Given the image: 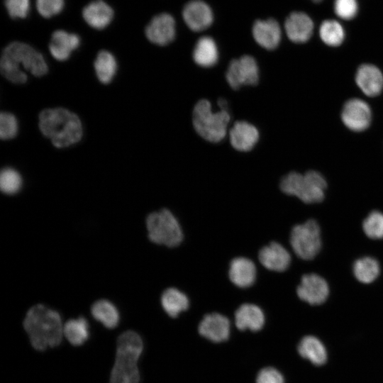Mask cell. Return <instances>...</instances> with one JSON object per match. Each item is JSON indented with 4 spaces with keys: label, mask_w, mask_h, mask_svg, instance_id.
I'll return each mask as SVG.
<instances>
[{
    "label": "cell",
    "mask_w": 383,
    "mask_h": 383,
    "mask_svg": "<svg viewBox=\"0 0 383 383\" xmlns=\"http://www.w3.org/2000/svg\"><path fill=\"white\" fill-rule=\"evenodd\" d=\"M0 69L2 75L16 84L25 83L28 71L35 77H41L48 72L43 56L29 45L21 42H12L3 50Z\"/></svg>",
    "instance_id": "6da1fadb"
},
{
    "label": "cell",
    "mask_w": 383,
    "mask_h": 383,
    "mask_svg": "<svg viewBox=\"0 0 383 383\" xmlns=\"http://www.w3.org/2000/svg\"><path fill=\"white\" fill-rule=\"evenodd\" d=\"M252 32L257 43L267 50L275 49L282 37L280 26L273 18L256 21Z\"/></svg>",
    "instance_id": "e0dca14e"
},
{
    "label": "cell",
    "mask_w": 383,
    "mask_h": 383,
    "mask_svg": "<svg viewBox=\"0 0 383 383\" xmlns=\"http://www.w3.org/2000/svg\"><path fill=\"white\" fill-rule=\"evenodd\" d=\"M265 321L263 311L255 304H242L235 313V324L240 331H259L264 326Z\"/></svg>",
    "instance_id": "603a6c76"
},
{
    "label": "cell",
    "mask_w": 383,
    "mask_h": 383,
    "mask_svg": "<svg viewBox=\"0 0 383 383\" xmlns=\"http://www.w3.org/2000/svg\"><path fill=\"white\" fill-rule=\"evenodd\" d=\"M4 5L12 18H25L30 9V0H4Z\"/></svg>",
    "instance_id": "8d00e7d4"
},
{
    "label": "cell",
    "mask_w": 383,
    "mask_h": 383,
    "mask_svg": "<svg viewBox=\"0 0 383 383\" xmlns=\"http://www.w3.org/2000/svg\"><path fill=\"white\" fill-rule=\"evenodd\" d=\"M94 65L99 81L104 84L110 83L117 67L114 56L107 50H101L98 53Z\"/></svg>",
    "instance_id": "f546056e"
},
{
    "label": "cell",
    "mask_w": 383,
    "mask_h": 383,
    "mask_svg": "<svg viewBox=\"0 0 383 383\" xmlns=\"http://www.w3.org/2000/svg\"><path fill=\"white\" fill-rule=\"evenodd\" d=\"M93 317L108 328H113L119 322V313L108 300L100 299L94 303L91 309Z\"/></svg>",
    "instance_id": "83f0119b"
},
{
    "label": "cell",
    "mask_w": 383,
    "mask_h": 383,
    "mask_svg": "<svg viewBox=\"0 0 383 383\" xmlns=\"http://www.w3.org/2000/svg\"><path fill=\"white\" fill-rule=\"evenodd\" d=\"M230 118L228 110L213 112L206 99L200 100L194 108V127L201 137L209 142L218 143L225 138Z\"/></svg>",
    "instance_id": "8992f818"
},
{
    "label": "cell",
    "mask_w": 383,
    "mask_h": 383,
    "mask_svg": "<svg viewBox=\"0 0 383 383\" xmlns=\"http://www.w3.org/2000/svg\"><path fill=\"white\" fill-rule=\"evenodd\" d=\"M32 346L38 350L59 345L63 335L60 314L43 304L32 306L23 321Z\"/></svg>",
    "instance_id": "7a4b0ae2"
},
{
    "label": "cell",
    "mask_w": 383,
    "mask_h": 383,
    "mask_svg": "<svg viewBox=\"0 0 383 383\" xmlns=\"http://www.w3.org/2000/svg\"><path fill=\"white\" fill-rule=\"evenodd\" d=\"M199 333L205 338L213 343L227 340L230 335V321L225 316L211 313L204 316L199 325Z\"/></svg>",
    "instance_id": "5bb4252c"
},
{
    "label": "cell",
    "mask_w": 383,
    "mask_h": 383,
    "mask_svg": "<svg viewBox=\"0 0 383 383\" xmlns=\"http://www.w3.org/2000/svg\"><path fill=\"white\" fill-rule=\"evenodd\" d=\"M147 38L152 43L165 45L175 37V21L172 15L162 13L155 16L145 29Z\"/></svg>",
    "instance_id": "7c38bea8"
},
{
    "label": "cell",
    "mask_w": 383,
    "mask_h": 383,
    "mask_svg": "<svg viewBox=\"0 0 383 383\" xmlns=\"http://www.w3.org/2000/svg\"><path fill=\"white\" fill-rule=\"evenodd\" d=\"M228 277L235 286L241 288L248 287L255 281V265L248 258L235 257L230 263Z\"/></svg>",
    "instance_id": "7402d4cb"
},
{
    "label": "cell",
    "mask_w": 383,
    "mask_h": 383,
    "mask_svg": "<svg viewBox=\"0 0 383 383\" xmlns=\"http://www.w3.org/2000/svg\"><path fill=\"white\" fill-rule=\"evenodd\" d=\"M113 9L103 0H94L85 6L82 10V17L91 28L102 30L113 21Z\"/></svg>",
    "instance_id": "ac0fdd59"
},
{
    "label": "cell",
    "mask_w": 383,
    "mask_h": 383,
    "mask_svg": "<svg viewBox=\"0 0 383 383\" xmlns=\"http://www.w3.org/2000/svg\"><path fill=\"white\" fill-rule=\"evenodd\" d=\"M39 128L57 148H65L79 142L82 126L78 116L63 109H47L39 115Z\"/></svg>",
    "instance_id": "3957f363"
},
{
    "label": "cell",
    "mask_w": 383,
    "mask_h": 383,
    "mask_svg": "<svg viewBox=\"0 0 383 383\" xmlns=\"http://www.w3.org/2000/svg\"><path fill=\"white\" fill-rule=\"evenodd\" d=\"M319 34L324 43L333 47L340 45L345 38L342 26L335 20L324 21L320 26Z\"/></svg>",
    "instance_id": "4dcf8cb0"
},
{
    "label": "cell",
    "mask_w": 383,
    "mask_h": 383,
    "mask_svg": "<svg viewBox=\"0 0 383 383\" xmlns=\"http://www.w3.org/2000/svg\"><path fill=\"white\" fill-rule=\"evenodd\" d=\"M300 299L311 304L319 305L326 301L329 295L327 282L317 274H304L296 289Z\"/></svg>",
    "instance_id": "30bf717a"
},
{
    "label": "cell",
    "mask_w": 383,
    "mask_h": 383,
    "mask_svg": "<svg viewBox=\"0 0 383 383\" xmlns=\"http://www.w3.org/2000/svg\"><path fill=\"white\" fill-rule=\"evenodd\" d=\"M312 1H315V2H319V1H322V0H312Z\"/></svg>",
    "instance_id": "ab89813d"
},
{
    "label": "cell",
    "mask_w": 383,
    "mask_h": 383,
    "mask_svg": "<svg viewBox=\"0 0 383 383\" xmlns=\"http://www.w3.org/2000/svg\"><path fill=\"white\" fill-rule=\"evenodd\" d=\"M80 45L79 37L63 30H57L52 34L49 50L52 57L60 61L69 58L71 52Z\"/></svg>",
    "instance_id": "ffe728a7"
},
{
    "label": "cell",
    "mask_w": 383,
    "mask_h": 383,
    "mask_svg": "<svg viewBox=\"0 0 383 383\" xmlns=\"http://www.w3.org/2000/svg\"><path fill=\"white\" fill-rule=\"evenodd\" d=\"M355 81L359 88L368 96H375L383 89V75L374 65L364 64L359 67Z\"/></svg>",
    "instance_id": "d6986e66"
},
{
    "label": "cell",
    "mask_w": 383,
    "mask_h": 383,
    "mask_svg": "<svg viewBox=\"0 0 383 383\" xmlns=\"http://www.w3.org/2000/svg\"><path fill=\"white\" fill-rule=\"evenodd\" d=\"M372 118L368 104L359 99L348 100L343 106L341 118L343 123L353 131H362L367 128Z\"/></svg>",
    "instance_id": "8fae6325"
},
{
    "label": "cell",
    "mask_w": 383,
    "mask_h": 383,
    "mask_svg": "<svg viewBox=\"0 0 383 383\" xmlns=\"http://www.w3.org/2000/svg\"><path fill=\"white\" fill-rule=\"evenodd\" d=\"M290 244L296 255L301 259H313L321 248V229L318 223L309 219L296 225L290 233Z\"/></svg>",
    "instance_id": "ba28073f"
},
{
    "label": "cell",
    "mask_w": 383,
    "mask_h": 383,
    "mask_svg": "<svg viewBox=\"0 0 383 383\" xmlns=\"http://www.w3.org/2000/svg\"><path fill=\"white\" fill-rule=\"evenodd\" d=\"M279 186L284 193L313 204L323 200L327 183L321 173L311 170L304 174L290 172L281 179Z\"/></svg>",
    "instance_id": "5b68a950"
},
{
    "label": "cell",
    "mask_w": 383,
    "mask_h": 383,
    "mask_svg": "<svg viewBox=\"0 0 383 383\" xmlns=\"http://www.w3.org/2000/svg\"><path fill=\"white\" fill-rule=\"evenodd\" d=\"M65 0H35L38 13L45 18L59 14L63 9Z\"/></svg>",
    "instance_id": "836d02e7"
},
{
    "label": "cell",
    "mask_w": 383,
    "mask_h": 383,
    "mask_svg": "<svg viewBox=\"0 0 383 383\" xmlns=\"http://www.w3.org/2000/svg\"><path fill=\"white\" fill-rule=\"evenodd\" d=\"M189 299L176 288H168L162 294L161 304L165 311L172 318L177 317L189 307Z\"/></svg>",
    "instance_id": "484cf974"
},
{
    "label": "cell",
    "mask_w": 383,
    "mask_h": 383,
    "mask_svg": "<svg viewBox=\"0 0 383 383\" xmlns=\"http://www.w3.org/2000/svg\"><path fill=\"white\" fill-rule=\"evenodd\" d=\"M297 350L299 354L312 364L320 366L328 359V353L323 343L313 335H306L299 341Z\"/></svg>",
    "instance_id": "cb8c5ba5"
},
{
    "label": "cell",
    "mask_w": 383,
    "mask_h": 383,
    "mask_svg": "<svg viewBox=\"0 0 383 383\" xmlns=\"http://www.w3.org/2000/svg\"><path fill=\"white\" fill-rule=\"evenodd\" d=\"M353 272L359 282L370 284L374 282L379 274V263L374 257H360L353 263Z\"/></svg>",
    "instance_id": "4316f807"
},
{
    "label": "cell",
    "mask_w": 383,
    "mask_h": 383,
    "mask_svg": "<svg viewBox=\"0 0 383 383\" xmlns=\"http://www.w3.org/2000/svg\"><path fill=\"white\" fill-rule=\"evenodd\" d=\"M358 11L357 0H335L334 11L340 18L350 20L353 18Z\"/></svg>",
    "instance_id": "d590c367"
},
{
    "label": "cell",
    "mask_w": 383,
    "mask_h": 383,
    "mask_svg": "<svg viewBox=\"0 0 383 383\" xmlns=\"http://www.w3.org/2000/svg\"><path fill=\"white\" fill-rule=\"evenodd\" d=\"M365 235L374 240L383 238V213L379 211L370 212L362 223Z\"/></svg>",
    "instance_id": "1f68e13d"
},
{
    "label": "cell",
    "mask_w": 383,
    "mask_h": 383,
    "mask_svg": "<svg viewBox=\"0 0 383 383\" xmlns=\"http://www.w3.org/2000/svg\"><path fill=\"white\" fill-rule=\"evenodd\" d=\"M182 17L187 26L196 32L208 28L213 21L211 9L201 0L187 3L182 11Z\"/></svg>",
    "instance_id": "4fadbf2b"
},
{
    "label": "cell",
    "mask_w": 383,
    "mask_h": 383,
    "mask_svg": "<svg viewBox=\"0 0 383 383\" xmlns=\"http://www.w3.org/2000/svg\"><path fill=\"white\" fill-rule=\"evenodd\" d=\"M143 348L142 338L136 332L128 331L118 336L110 383L139 382L140 373L137 362Z\"/></svg>",
    "instance_id": "277c9868"
},
{
    "label": "cell",
    "mask_w": 383,
    "mask_h": 383,
    "mask_svg": "<svg viewBox=\"0 0 383 383\" xmlns=\"http://www.w3.org/2000/svg\"><path fill=\"white\" fill-rule=\"evenodd\" d=\"M284 28L291 41L303 43L311 38L313 30V23L306 13L294 11L286 18Z\"/></svg>",
    "instance_id": "9a60e30c"
},
{
    "label": "cell",
    "mask_w": 383,
    "mask_h": 383,
    "mask_svg": "<svg viewBox=\"0 0 383 383\" xmlns=\"http://www.w3.org/2000/svg\"><path fill=\"white\" fill-rule=\"evenodd\" d=\"M256 383H284V379L279 370L272 367H267L257 373Z\"/></svg>",
    "instance_id": "74e56055"
},
{
    "label": "cell",
    "mask_w": 383,
    "mask_h": 383,
    "mask_svg": "<svg viewBox=\"0 0 383 383\" xmlns=\"http://www.w3.org/2000/svg\"><path fill=\"white\" fill-rule=\"evenodd\" d=\"M146 226L150 240L156 244L175 247L182 240L183 233L177 219L166 209L149 214Z\"/></svg>",
    "instance_id": "52a82bcc"
},
{
    "label": "cell",
    "mask_w": 383,
    "mask_h": 383,
    "mask_svg": "<svg viewBox=\"0 0 383 383\" xmlns=\"http://www.w3.org/2000/svg\"><path fill=\"white\" fill-rule=\"evenodd\" d=\"M258 259L265 268L274 272L286 270L291 262L289 252L277 242H272L262 248L258 253Z\"/></svg>",
    "instance_id": "2e32d148"
},
{
    "label": "cell",
    "mask_w": 383,
    "mask_h": 383,
    "mask_svg": "<svg viewBox=\"0 0 383 383\" xmlns=\"http://www.w3.org/2000/svg\"><path fill=\"white\" fill-rule=\"evenodd\" d=\"M22 178L20 174L13 168L2 170L0 174V187L6 194L17 193L21 188Z\"/></svg>",
    "instance_id": "d6a6232c"
},
{
    "label": "cell",
    "mask_w": 383,
    "mask_h": 383,
    "mask_svg": "<svg viewBox=\"0 0 383 383\" xmlns=\"http://www.w3.org/2000/svg\"><path fill=\"white\" fill-rule=\"evenodd\" d=\"M193 58L199 66L209 67L214 65L218 58L217 45L214 40L209 36H203L196 42Z\"/></svg>",
    "instance_id": "d4e9b609"
},
{
    "label": "cell",
    "mask_w": 383,
    "mask_h": 383,
    "mask_svg": "<svg viewBox=\"0 0 383 383\" xmlns=\"http://www.w3.org/2000/svg\"><path fill=\"white\" fill-rule=\"evenodd\" d=\"M226 80L231 88L237 89L242 85H255L258 82L259 72L255 60L250 55L234 59L230 62Z\"/></svg>",
    "instance_id": "9c48e42d"
},
{
    "label": "cell",
    "mask_w": 383,
    "mask_h": 383,
    "mask_svg": "<svg viewBox=\"0 0 383 383\" xmlns=\"http://www.w3.org/2000/svg\"><path fill=\"white\" fill-rule=\"evenodd\" d=\"M218 105L221 109L227 110V101L223 99H220Z\"/></svg>",
    "instance_id": "f35d334b"
},
{
    "label": "cell",
    "mask_w": 383,
    "mask_h": 383,
    "mask_svg": "<svg viewBox=\"0 0 383 383\" xmlns=\"http://www.w3.org/2000/svg\"><path fill=\"white\" fill-rule=\"evenodd\" d=\"M63 334L72 345L74 346L82 345L89 336L87 319L79 317L67 321L63 326Z\"/></svg>",
    "instance_id": "f1b7e54d"
},
{
    "label": "cell",
    "mask_w": 383,
    "mask_h": 383,
    "mask_svg": "<svg viewBox=\"0 0 383 383\" xmlns=\"http://www.w3.org/2000/svg\"><path fill=\"white\" fill-rule=\"evenodd\" d=\"M232 146L239 151H249L253 148L259 139V132L252 124L246 121H237L229 132Z\"/></svg>",
    "instance_id": "44dd1931"
},
{
    "label": "cell",
    "mask_w": 383,
    "mask_h": 383,
    "mask_svg": "<svg viewBox=\"0 0 383 383\" xmlns=\"http://www.w3.org/2000/svg\"><path fill=\"white\" fill-rule=\"evenodd\" d=\"M18 131V123L16 117L7 112L0 115V137L3 140L11 139Z\"/></svg>",
    "instance_id": "e575fe53"
}]
</instances>
